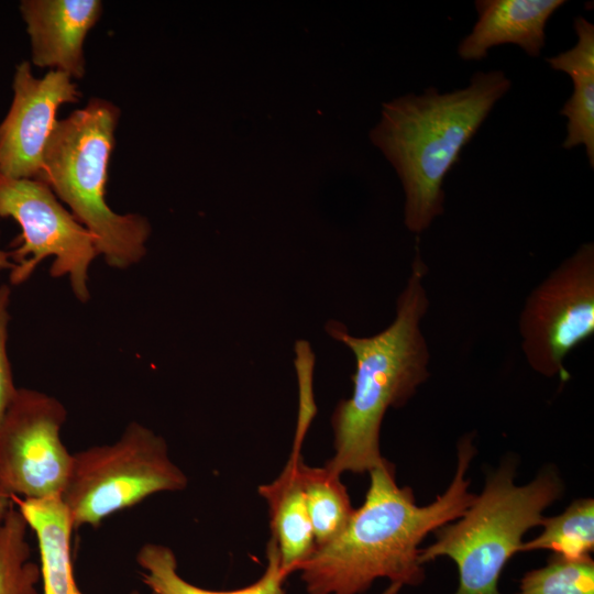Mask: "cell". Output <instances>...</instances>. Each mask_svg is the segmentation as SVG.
<instances>
[{"label":"cell","instance_id":"obj_11","mask_svg":"<svg viewBox=\"0 0 594 594\" xmlns=\"http://www.w3.org/2000/svg\"><path fill=\"white\" fill-rule=\"evenodd\" d=\"M32 63L69 75H85L84 43L102 13L99 0H23Z\"/></svg>","mask_w":594,"mask_h":594},{"label":"cell","instance_id":"obj_2","mask_svg":"<svg viewBox=\"0 0 594 594\" xmlns=\"http://www.w3.org/2000/svg\"><path fill=\"white\" fill-rule=\"evenodd\" d=\"M418 243L417 238L410 275L387 328L355 337L339 321L326 323L327 333L348 346L355 359L352 394L331 415L334 452L326 466L339 475L363 474L384 461L380 433L386 411L404 406L430 376V353L421 331L429 307L424 284L428 267Z\"/></svg>","mask_w":594,"mask_h":594},{"label":"cell","instance_id":"obj_15","mask_svg":"<svg viewBox=\"0 0 594 594\" xmlns=\"http://www.w3.org/2000/svg\"><path fill=\"white\" fill-rule=\"evenodd\" d=\"M576 44L547 58L551 68L566 73L573 92L560 113L568 118V134L562 144L566 150L585 146L590 166L594 167V25L579 15L574 19Z\"/></svg>","mask_w":594,"mask_h":594},{"label":"cell","instance_id":"obj_21","mask_svg":"<svg viewBox=\"0 0 594 594\" xmlns=\"http://www.w3.org/2000/svg\"><path fill=\"white\" fill-rule=\"evenodd\" d=\"M10 295V287L0 285V420L18 391L7 351Z\"/></svg>","mask_w":594,"mask_h":594},{"label":"cell","instance_id":"obj_18","mask_svg":"<svg viewBox=\"0 0 594 594\" xmlns=\"http://www.w3.org/2000/svg\"><path fill=\"white\" fill-rule=\"evenodd\" d=\"M540 526V535L522 542L519 552L546 549L571 559L588 557L594 549V501L576 499L560 515L543 517Z\"/></svg>","mask_w":594,"mask_h":594},{"label":"cell","instance_id":"obj_13","mask_svg":"<svg viewBox=\"0 0 594 594\" xmlns=\"http://www.w3.org/2000/svg\"><path fill=\"white\" fill-rule=\"evenodd\" d=\"M301 459L300 449L293 447L280 474L257 488L268 506L270 539L277 548L287 576L296 572L317 547L298 475Z\"/></svg>","mask_w":594,"mask_h":594},{"label":"cell","instance_id":"obj_23","mask_svg":"<svg viewBox=\"0 0 594 594\" xmlns=\"http://www.w3.org/2000/svg\"><path fill=\"white\" fill-rule=\"evenodd\" d=\"M130 594H143V593L140 592V591H138V590H134V591H132ZM151 594H153V593H151Z\"/></svg>","mask_w":594,"mask_h":594},{"label":"cell","instance_id":"obj_12","mask_svg":"<svg viewBox=\"0 0 594 594\" xmlns=\"http://www.w3.org/2000/svg\"><path fill=\"white\" fill-rule=\"evenodd\" d=\"M562 0H477V21L459 43L458 54L464 61H480L490 48L515 44L538 57L546 44V26Z\"/></svg>","mask_w":594,"mask_h":594},{"label":"cell","instance_id":"obj_19","mask_svg":"<svg viewBox=\"0 0 594 594\" xmlns=\"http://www.w3.org/2000/svg\"><path fill=\"white\" fill-rule=\"evenodd\" d=\"M28 529L13 504L0 524V594H41L40 565L31 560Z\"/></svg>","mask_w":594,"mask_h":594},{"label":"cell","instance_id":"obj_22","mask_svg":"<svg viewBox=\"0 0 594 594\" xmlns=\"http://www.w3.org/2000/svg\"><path fill=\"white\" fill-rule=\"evenodd\" d=\"M12 506V497L7 493L0 483V524L4 520Z\"/></svg>","mask_w":594,"mask_h":594},{"label":"cell","instance_id":"obj_4","mask_svg":"<svg viewBox=\"0 0 594 594\" xmlns=\"http://www.w3.org/2000/svg\"><path fill=\"white\" fill-rule=\"evenodd\" d=\"M119 108L94 98L57 120L43 156L44 182L96 239L109 266L123 270L146 254L151 226L145 217L119 215L106 202L108 167Z\"/></svg>","mask_w":594,"mask_h":594},{"label":"cell","instance_id":"obj_17","mask_svg":"<svg viewBox=\"0 0 594 594\" xmlns=\"http://www.w3.org/2000/svg\"><path fill=\"white\" fill-rule=\"evenodd\" d=\"M298 475L318 547L341 532L354 508L341 475L326 465L310 466L301 459Z\"/></svg>","mask_w":594,"mask_h":594},{"label":"cell","instance_id":"obj_3","mask_svg":"<svg viewBox=\"0 0 594 594\" xmlns=\"http://www.w3.org/2000/svg\"><path fill=\"white\" fill-rule=\"evenodd\" d=\"M510 86L502 70L477 72L464 88L439 92L430 87L383 103L370 139L402 182L410 232L422 233L443 213L447 174Z\"/></svg>","mask_w":594,"mask_h":594},{"label":"cell","instance_id":"obj_20","mask_svg":"<svg viewBox=\"0 0 594 594\" xmlns=\"http://www.w3.org/2000/svg\"><path fill=\"white\" fill-rule=\"evenodd\" d=\"M515 594H594V561L553 554L548 563L528 571Z\"/></svg>","mask_w":594,"mask_h":594},{"label":"cell","instance_id":"obj_8","mask_svg":"<svg viewBox=\"0 0 594 594\" xmlns=\"http://www.w3.org/2000/svg\"><path fill=\"white\" fill-rule=\"evenodd\" d=\"M522 352L546 377L569 378L564 360L594 334V244H582L527 297L519 317Z\"/></svg>","mask_w":594,"mask_h":594},{"label":"cell","instance_id":"obj_10","mask_svg":"<svg viewBox=\"0 0 594 594\" xmlns=\"http://www.w3.org/2000/svg\"><path fill=\"white\" fill-rule=\"evenodd\" d=\"M12 89L11 107L0 123V173L41 180L57 110L77 102L81 94L69 75L51 69L36 78L25 61L15 68Z\"/></svg>","mask_w":594,"mask_h":594},{"label":"cell","instance_id":"obj_1","mask_svg":"<svg viewBox=\"0 0 594 594\" xmlns=\"http://www.w3.org/2000/svg\"><path fill=\"white\" fill-rule=\"evenodd\" d=\"M475 452L471 435L459 440L453 480L425 506L417 505L411 488L397 484L395 466L386 459L372 469L362 506L354 508L340 534L316 547L297 569L307 594H362L378 579L389 581L383 594L420 584L425 579L420 543L458 519L475 497L466 479Z\"/></svg>","mask_w":594,"mask_h":594},{"label":"cell","instance_id":"obj_9","mask_svg":"<svg viewBox=\"0 0 594 594\" xmlns=\"http://www.w3.org/2000/svg\"><path fill=\"white\" fill-rule=\"evenodd\" d=\"M66 417L57 398L18 388L0 420V483L11 497L62 495L73 462L61 438Z\"/></svg>","mask_w":594,"mask_h":594},{"label":"cell","instance_id":"obj_14","mask_svg":"<svg viewBox=\"0 0 594 594\" xmlns=\"http://www.w3.org/2000/svg\"><path fill=\"white\" fill-rule=\"evenodd\" d=\"M12 502L33 530L40 551L41 594H85L72 558L74 526L61 496Z\"/></svg>","mask_w":594,"mask_h":594},{"label":"cell","instance_id":"obj_6","mask_svg":"<svg viewBox=\"0 0 594 594\" xmlns=\"http://www.w3.org/2000/svg\"><path fill=\"white\" fill-rule=\"evenodd\" d=\"M187 485L188 479L172 461L165 439L133 421L113 443L73 454L61 498L74 529L96 528L153 494L179 492Z\"/></svg>","mask_w":594,"mask_h":594},{"label":"cell","instance_id":"obj_7","mask_svg":"<svg viewBox=\"0 0 594 594\" xmlns=\"http://www.w3.org/2000/svg\"><path fill=\"white\" fill-rule=\"evenodd\" d=\"M0 218L15 220L22 230L18 248L9 252L15 265L11 284L25 282L51 256V275H67L76 298L89 299L88 270L99 255L97 241L44 182L0 173Z\"/></svg>","mask_w":594,"mask_h":594},{"label":"cell","instance_id":"obj_16","mask_svg":"<svg viewBox=\"0 0 594 594\" xmlns=\"http://www.w3.org/2000/svg\"><path fill=\"white\" fill-rule=\"evenodd\" d=\"M266 568L252 584L227 591H217L195 585L178 573L174 551L161 543H144L136 552L142 582L153 594H286L277 548L272 539L266 546Z\"/></svg>","mask_w":594,"mask_h":594},{"label":"cell","instance_id":"obj_5","mask_svg":"<svg viewBox=\"0 0 594 594\" xmlns=\"http://www.w3.org/2000/svg\"><path fill=\"white\" fill-rule=\"evenodd\" d=\"M515 473L512 461L503 463L486 477L468 509L438 528L431 546L420 548L422 565L439 557L457 564L459 584L453 594H501V574L519 552L524 535L540 526L543 510L563 493L553 470L542 471L524 485L515 484Z\"/></svg>","mask_w":594,"mask_h":594}]
</instances>
